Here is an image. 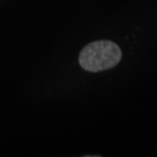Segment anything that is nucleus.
I'll return each mask as SVG.
<instances>
[{"label": "nucleus", "instance_id": "obj_1", "mask_svg": "<svg viewBox=\"0 0 157 157\" xmlns=\"http://www.w3.org/2000/svg\"><path fill=\"white\" fill-rule=\"evenodd\" d=\"M121 59V51L115 43L101 40L93 42L81 51L78 61L82 68L97 73L117 65Z\"/></svg>", "mask_w": 157, "mask_h": 157}]
</instances>
